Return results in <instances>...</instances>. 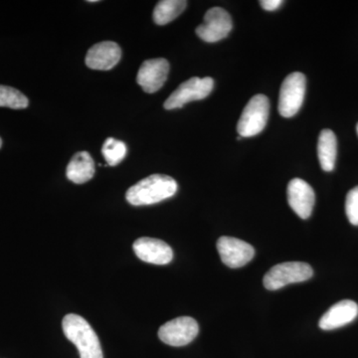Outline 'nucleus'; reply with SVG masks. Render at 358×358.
Returning <instances> with one entry per match:
<instances>
[{
    "label": "nucleus",
    "instance_id": "16",
    "mask_svg": "<svg viewBox=\"0 0 358 358\" xmlns=\"http://www.w3.org/2000/svg\"><path fill=\"white\" fill-rule=\"evenodd\" d=\"M338 155V141L331 129H322L317 141V157L324 171H334Z\"/></svg>",
    "mask_w": 358,
    "mask_h": 358
},
{
    "label": "nucleus",
    "instance_id": "20",
    "mask_svg": "<svg viewBox=\"0 0 358 358\" xmlns=\"http://www.w3.org/2000/svg\"><path fill=\"white\" fill-rule=\"evenodd\" d=\"M345 212L348 221L358 226V186L348 193L345 200Z\"/></svg>",
    "mask_w": 358,
    "mask_h": 358
},
{
    "label": "nucleus",
    "instance_id": "8",
    "mask_svg": "<svg viewBox=\"0 0 358 358\" xmlns=\"http://www.w3.org/2000/svg\"><path fill=\"white\" fill-rule=\"evenodd\" d=\"M203 23L196 28V34L207 43H215L229 35L233 23L230 14L221 8L213 7L204 15Z\"/></svg>",
    "mask_w": 358,
    "mask_h": 358
},
{
    "label": "nucleus",
    "instance_id": "23",
    "mask_svg": "<svg viewBox=\"0 0 358 358\" xmlns=\"http://www.w3.org/2000/svg\"><path fill=\"white\" fill-rule=\"evenodd\" d=\"M357 134H358V124H357Z\"/></svg>",
    "mask_w": 358,
    "mask_h": 358
},
{
    "label": "nucleus",
    "instance_id": "17",
    "mask_svg": "<svg viewBox=\"0 0 358 358\" xmlns=\"http://www.w3.org/2000/svg\"><path fill=\"white\" fill-rule=\"evenodd\" d=\"M187 6L185 0H162L155 6L154 14L155 22L157 25H166L178 18L185 11Z\"/></svg>",
    "mask_w": 358,
    "mask_h": 358
},
{
    "label": "nucleus",
    "instance_id": "6",
    "mask_svg": "<svg viewBox=\"0 0 358 358\" xmlns=\"http://www.w3.org/2000/svg\"><path fill=\"white\" fill-rule=\"evenodd\" d=\"M214 88V80L210 77H193L180 85L164 102V109L182 108L192 101L203 100L210 95Z\"/></svg>",
    "mask_w": 358,
    "mask_h": 358
},
{
    "label": "nucleus",
    "instance_id": "19",
    "mask_svg": "<svg viewBox=\"0 0 358 358\" xmlns=\"http://www.w3.org/2000/svg\"><path fill=\"white\" fill-rule=\"evenodd\" d=\"M27 96L18 90L0 85V107L21 110L28 107Z\"/></svg>",
    "mask_w": 358,
    "mask_h": 358
},
{
    "label": "nucleus",
    "instance_id": "9",
    "mask_svg": "<svg viewBox=\"0 0 358 358\" xmlns=\"http://www.w3.org/2000/svg\"><path fill=\"white\" fill-rule=\"evenodd\" d=\"M217 250L221 261L227 267L237 268L247 265L255 256V249L237 238H219Z\"/></svg>",
    "mask_w": 358,
    "mask_h": 358
},
{
    "label": "nucleus",
    "instance_id": "21",
    "mask_svg": "<svg viewBox=\"0 0 358 358\" xmlns=\"http://www.w3.org/2000/svg\"><path fill=\"white\" fill-rule=\"evenodd\" d=\"M261 6L267 11H275L282 6V0H262L260 1Z\"/></svg>",
    "mask_w": 358,
    "mask_h": 358
},
{
    "label": "nucleus",
    "instance_id": "3",
    "mask_svg": "<svg viewBox=\"0 0 358 358\" xmlns=\"http://www.w3.org/2000/svg\"><path fill=\"white\" fill-rule=\"evenodd\" d=\"M270 115V102L265 95L254 96L240 117L237 131L241 138H251L263 131Z\"/></svg>",
    "mask_w": 358,
    "mask_h": 358
},
{
    "label": "nucleus",
    "instance_id": "18",
    "mask_svg": "<svg viewBox=\"0 0 358 358\" xmlns=\"http://www.w3.org/2000/svg\"><path fill=\"white\" fill-rule=\"evenodd\" d=\"M128 148L124 141L109 138L103 143L102 154L106 162L110 166H115L121 164L126 157Z\"/></svg>",
    "mask_w": 358,
    "mask_h": 358
},
{
    "label": "nucleus",
    "instance_id": "22",
    "mask_svg": "<svg viewBox=\"0 0 358 358\" xmlns=\"http://www.w3.org/2000/svg\"><path fill=\"white\" fill-rule=\"evenodd\" d=\"M1 145H2V141H1V138H0V148H1Z\"/></svg>",
    "mask_w": 358,
    "mask_h": 358
},
{
    "label": "nucleus",
    "instance_id": "5",
    "mask_svg": "<svg viewBox=\"0 0 358 358\" xmlns=\"http://www.w3.org/2000/svg\"><path fill=\"white\" fill-rule=\"evenodd\" d=\"M307 79L300 72H294L282 82L279 96V113L282 117H292L298 114L305 99Z\"/></svg>",
    "mask_w": 358,
    "mask_h": 358
},
{
    "label": "nucleus",
    "instance_id": "11",
    "mask_svg": "<svg viewBox=\"0 0 358 358\" xmlns=\"http://www.w3.org/2000/svg\"><path fill=\"white\" fill-rule=\"evenodd\" d=\"M133 248L138 258L145 263L167 265L173 261V249L166 242L159 239L140 238L134 242Z\"/></svg>",
    "mask_w": 358,
    "mask_h": 358
},
{
    "label": "nucleus",
    "instance_id": "7",
    "mask_svg": "<svg viewBox=\"0 0 358 358\" xmlns=\"http://www.w3.org/2000/svg\"><path fill=\"white\" fill-rule=\"evenodd\" d=\"M199 333L196 320L190 317H180L162 324L159 329V338L166 345L178 348L192 343Z\"/></svg>",
    "mask_w": 358,
    "mask_h": 358
},
{
    "label": "nucleus",
    "instance_id": "12",
    "mask_svg": "<svg viewBox=\"0 0 358 358\" xmlns=\"http://www.w3.org/2000/svg\"><path fill=\"white\" fill-rule=\"evenodd\" d=\"M289 206L301 219L312 215L315 195L312 186L301 178L292 179L287 188Z\"/></svg>",
    "mask_w": 358,
    "mask_h": 358
},
{
    "label": "nucleus",
    "instance_id": "1",
    "mask_svg": "<svg viewBox=\"0 0 358 358\" xmlns=\"http://www.w3.org/2000/svg\"><path fill=\"white\" fill-rule=\"evenodd\" d=\"M178 192V183L164 174H152L141 179L126 193V199L134 206L159 203L171 199Z\"/></svg>",
    "mask_w": 358,
    "mask_h": 358
},
{
    "label": "nucleus",
    "instance_id": "10",
    "mask_svg": "<svg viewBox=\"0 0 358 358\" xmlns=\"http://www.w3.org/2000/svg\"><path fill=\"white\" fill-rule=\"evenodd\" d=\"M169 72V63L166 59H150L141 64L136 82L147 93H155L166 83Z\"/></svg>",
    "mask_w": 358,
    "mask_h": 358
},
{
    "label": "nucleus",
    "instance_id": "2",
    "mask_svg": "<svg viewBox=\"0 0 358 358\" xmlns=\"http://www.w3.org/2000/svg\"><path fill=\"white\" fill-rule=\"evenodd\" d=\"M62 329L66 338L74 343L81 358H103L100 339L81 315L69 313L65 315Z\"/></svg>",
    "mask_w": 358,
    "mask_h": 358
},
{
    "label": "nucleus",
    "instance_id": "4",
    "mask_svg": "<svg viewBox=\"0 0 358 358\" xmlns=\"http://www.w3.org/2000/svg\"><path fill=\"white\" fill-rule=\"evenodd\" d=\"M313 275V268L307 263L286 262L271 268L264 277L263 282L268 291H275L287 285L308 281Z\"/></svg>",
    "mask_w": 358,
    "mask_h": 358
},
{
    "label": "nucleus",
    "instance_id": "14",
    "mask_svg": "<svg viewBox=\"0 0 358 358\" xmlns=\"http://www.w3.org/2000/svg\"><path fill=\"white\" fill-rule=\"evenodd\" d=\"M358 315L355 301L343 300L334 305L320 320L319 326L324 331H333L350 324Z\"/></svg>",
    "mask_w": 358,
    "mask_h": 358
},
{
    "label": "nucleus",
    "instance_id": "13",
    "mask_svg": "<svg viewBox=\"0 0 358 358\" xmlns=\"http://www.w3.org/2000/svg\"><path fill=\"white\" fill-rule=\"evenodd\" d=\"M122 57V50L115 42L103 41L94 45L87 53L86 65L90 69L108 71L113 69Z\"/></svg>",
    "mask_w": 358,
    "mask_h": 358
},
{
    "label": "nucleus",
    "instance_id": "15",
    "mask_svg": "<svg viewBox=\"0 0 358 358\" xmlns=\"http://www.w3.org/2000/svg\"><path fill=\"white\" fill-rule=\"evenodd\" d=\"M95 171V162L89 152H80L70 160L66 176L72 182L83 185L93 178Z\"/></svg>",
    "mask_w": 358,
    "mask_h": 358
}]
</instances>
